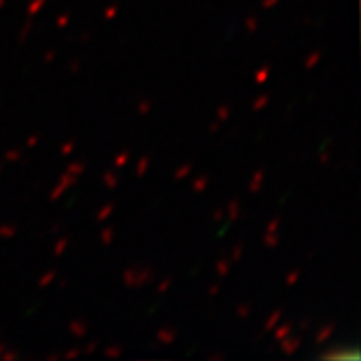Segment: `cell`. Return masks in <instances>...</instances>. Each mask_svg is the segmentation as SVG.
<instances>
[{"label":"cell","mask_w":361,"mask_h":361,"mask_svg":"<svg viewBox=\"0 0 361 361\" xmlns=\"http://www.w3.org/2000/svg\"><path fill=\"white\" fill-rule=\"evenodd\" d=\"M153 281V271L149 267H129L124 271V282L129 288H144Z\"/></svg>","instance_id":"obj_1"},{"label":"cell","mask_w":361,"mask_h":361,"mask_svg":"<svg viewBox=\"0 0 361 361\" xmlns=\"http://www.w3.org/2000/svg\"><path fill=\"white\" fill-rule=\"evenodd\" d=\"M321 360H360V348L354 347L352 350H348V347L330 348L321 354Z\"/></svg>","instance_id":"obj_2"},{"label":"cell","mask_w":361,"mask_h":361,"mask_svg":"<svg viewBox=\"0 0 361 361\" xmlns=\"http://www.w3.org/2000/svg\"><path fill=\"white\" fill-rule=\"evenodd\" d=\"M300 343H302V339L299 338V336H288V338L282 339V352L284 354H288V356H291V354H295V352L299 350Z\"/></svg>","instance_id":"obj_3"},{"label":"cell","mask_w":361,"mask_h":361,"mask_svg":"<svg viewBox=\"0 0 361 361\" xmlns=\"http://www.w3.org/2000/svg\"><path fill=\"white\" fill-rule=\"evenodd\" d=\"M334 330H336V324L334 323H328L324 324V326H321V330H319L317 336H315V343H317V345H323L324 341H328V339L332 338Z\"/></svg>","instance_id":"obj_4"},{"label":"cell","mask_w":361,"mask_h":361,"mask_svg":"<svg viewBox=\"0 0 361 361\" xmlns=\"http://www.w3.org/2000/svg\"><path fill=\"white\" fill-rule=\"evenodd\" d=\"M173 341H176V330H171V328H162V330L157 332L159 345H171Z\"/></svg>","instance_id":"obj_5"},{"label":"cell","mask_w":361,"mask_h":361,"mask_svg":"<svg viewBox=\"0 0 361 361\" xmlns=\"http://www.w3.org/2000/svg\"><path fill=\"white\" fill-rule=\"evenodd\" d=\"M68 330H71L74 338H83L87 334V324L83 323L81 319H76V321H72V323L68 324Z\"/></svg>","instance_id":"obj_6"},{"label":"cell","mask_w":361,"mask_h":361,"mask_svg":"<svg viewBox=\"0 0 361 361\" xmlns=\"http://www.w3.org/2000/svg\"><path fill=\"white\" fill-rule=\"evenodd\" d=\"M262 183H264V170H257L251 179V185H249V192H251V194H257L262 188Z\"/></svg>","instance_id":"obj_7"},{"label":"cell","mask_w":361,"mask_h":361,"mask_svg":"<svg viewBox=\"0 0 361 361\" xmlns=\"http://www.w3.org/2000/svg\"><path fill=\"white\" fill-rule=\"evenodd\" d=\"M291 330H293V326H291L290 323H286V324H282V326L275 328V339L276 341H282V339L290 336Z\"/></svg>","instance_id":"obj_8"},{"label":"cell","mask_w":361,"mask_h":361,"mask_svg":"<svg viewBox=\"0 0 361 361\" xmlns=\"http://www.w3.org/2000/svg\"><path fill=\"white\" fill-rule=\"evenodd\" d=\"M281 317H282V310H275V312L269 315V319H267V323H266V326H264V330H266V332H271V330L276 326V323H279V319Z\"/></svg>","instance_id":"obj_9"},{"label":"cell","mask_w":361,"mask_h":361,"mask_svg":"<svg viewBox=\"0 0 361 361\" xmlns=\"http://www.w3.org/2000/svg\"><path fill=\"white\" fill-rule=\"evenodd\" d=\"M228 219L231 221H236L238 218H240V203H238V200H233L231 203H228Z\"/></svg>","instance_id":"obj_10"},{"label":"cell","mask_w":361,"mask_h":361,"mask_svg":"<svg viewBox=\"0 0 361 361\" xmlns=\"http://www.w3.org/2000/svg\"><path fill=\"white\" fill-rule=\"evenodd\" d=\"M113 210H114V204L109 203V204H105V207H102L100 210H98V214H96V219L98 221H105L107 218H111V214H113Z\"/></svg>","instance_id":"obj_11"},{"label":"cell","mask_w":361,"mask_h":361,"mask_svg":"<svg viewBox=\"0 0 361 361\" xmlns=\"http://www.w3.org/2000/svg\"><path fill=\"white\" fill-rule=\"evenodd\" d=\"M104 185L107 186V188H116V185H118V177H116V173H114L113 170L105 171Z\"/></svg>","instance_id":"obj_12"},{"label":"cell","mask_w":361,"mask_h":361,"mask_svg":"<svg viewBox=\"0 0 361 361\" xmlns=\"http://www.w3.org/2000/svg\"><path fill=\"white\" fill-rule=\"evenodd\" d=\"M78 183V176H72V173H68V171H65L61 177H59V185L65 186V188H68V186L76 185Z\"/></svg>","instance_id":"obj_13"},{"label":"cell","mask_w":361,"mask_h":361,"mask_svg":"<svg viewBox=\"0 0 361 361\" xmlns=\"http://www.w3.org/2000/svg\"><path fill=\"white\" fill-rule=\"evenodd\" d=\"M216 271H218L219 276H225L231 271V262H228V258H221V260H218V264H216Z\"/></svg>","instance_id":"obj_14"},{"label":"cell","mask_w":361,"mask_h":361,"mask_svg":"<svg viewBox=\"0 0 361 361\" xmlns=\"http://www.w3.org/2000/svg\"><path fill=\"white\" fill-rule=\"evenodd\" d=\"M54 279H56V271H47V273L39 279V288H47V286H50L54 282Z\"/></svg>","instance_id":"obj_15"},{"label":"cell","mask_w":361,"mask_h":361,"mask_svg":"<svg viewBox=\"0 0 361 361\" xmlns=\"http://www.w3.org/2000/svg\"><path fill=\"white\" fill-rule=\"evenodd\" d=\"M267 78H269V67L266 65V67H262L260 71L255 74V83H257V85H262V83H266Z\"/></svg>","instance_id":"obj_16"},{"label":"cell","mask_w":361,"mask_h":361,"mask_svg":"<svg viewBox=\"0 0 361 361\" xmlns=\"http://www.w3.org/2000/svg\"><path fill=\"white\" fill-rule=\"evenodd\" d=\"M319 59H321V52H319V50H315V52H312L308 57H306L305 67L308 68V71H310V68H314L315 65L319 63Z\"/></svg>","instance_id":"obj_17"},{"label":"cell","mask_w":361,"mask_h":361,"mask_svg":"<svg viewBox=\"0 0 361 361\" xmlns=\"http://www.w3.org/2000/svg\"><path fill=\"white\" fill-rule=\"evenodd\" d=\"M102 243L104 245H111L113 243V238H114V228L113 227H105L104 231H102Z\"/></svg>","instance_id":"obj_18"},{"label":"cell","mask_w":361,"mask_h":361,"mask_svg":"<svg viewBox=\"0 0 361 361\" xmlns=\"http://www.w3.org/2000/svg\"><path fill=\"white\" fill-rule=\"evenodd\" d=\"M267 104H269V96H267V94L258 96L257 100L252 102V111H262Z\"/></svg>","instance_id":"obj_19"},{"label":"cell","mask_w":361,"mask_h":361,"mask_svg":"<svg viewBox=\"0 0 361 361\" xmlns=\"http://www.w3.org/2000/svg\"><path fill=\"white\" fill-rule=\"evenodd\" d=\"M67 171L68 173H72V176L80 177L81 173L85 171V166H83V162H72V164H68L67 166Z\"/></svg>","instance_id":"obj_20"},{"label":"cell","mask_w":361,"mask_h":361,"mask_svg":"<svg viewBox=\"0 0 361 361\" xmlns=\"http://www.w3.org/2000/svg\"><path fill=\"white\" fill-rule=\"evenodd\" d=\"M44 2H47V0H32V4H30V8H28L30 17H35V15L41 11V8L44 6Z\"/></svg>","instance_id":"obj_21"},{"label":"cell","mask_w":361,"mask_h":361,"mask_svg":"<svg viewBox=\"0 0 361 361\" xmlns=\"http://www.w3.org/2000/svg\"><path fill=\"white\" fill-rule=\"evenodd\" d=\"M67 247H68V238H61V240L56 243V247H54V257H61Z\"/></svg>","instance_id":"obj_22"},{"label":"cell","mask_w":361,"mask_h":361,"mask_svg":"<svg viewBox=\"0 0 361 361\" xmlns=\"http://www.w3.org/2000/svg\"><path fill=\"white\" fill-rule=\"evenodd\" d=\"M279 236H276V233H266V236H264V243H266L267 247H276L279 245Z\"/></svg>","instance_id":"obj_23"},{"label":"cell","mask_w":361,"mask_h":361,"mask_svg":"<svg viewBox=\"0 0 361 361\" xmlns=\"http://www.w3.org/2000/svg\"><path fill=\"white\" fill-rule=\"evenodd\" d=\"M122 352H124V347H120V345H114V347L105 348V356L107 357H120L122 356Z\"/></svg>","instance_id":"obj_24"},{"label":"cell","mask_w":361,"mask_h":361,"mask_svg":"<svg viewBox=\"0 0 361 361\" xmlns=\"http://www.w3.org/2000/svg\"><path fill=\"white\" fill-rule=\"evenodd\" d=\"M207 185H209V177L201 176L200 179L194 180V190L195 192H203L204 188H207Z\"/></svg>","instance_id":"obj_25"},{"label":"cell","mask_w":361,"mask_h":361,"mask_svg":"<svg viewBox=\"0 0 361 361\" xmlns=\"http://www.w3.org/2000/svg\"><path fill=\"white\" fill-rule=\"evenodd\" d=\"M190 170H192L190 164H185V166L177 168V171H176V173H173V177H176L177 180L185 179V177H188V173H190Z\"/></svg>","instance_id":"obj_26"},{"label":"cell","mask_w":361,"mask_h":361,"mask_svg":"<svg viewBox=\"0 0 361 361\" xmlns=\"http://www.w3.org/2000/svg\"><path fill=\"white\" fill-rule=\"evenodd\" d=\"M147 168H149V159L142 157L137 164V176H144V173L147 171Z\"/></svg>","instance_id":"obj_27"},{"label":"cell","mask_w":361,"mask_h":361,"mask_svg":"<svg viewBox=\"0 0 361 361\" xmlns=\"http://www.w3.org/2000/svg\"><path fill=\"white\" fill-rule=\"evenodd\" d=\"M128 161H129V153L128 152H122L118 155V157L114 159V166H116V168L126 166V164H128Z\"/></svg>","instance_id":"obj_28"},{"label":"cell","mask_w":361,"mask_h":361,"mask_svg":"<svg viewBox=\"0 0 361 361\" xmlns=\"http://www.w3.org/2000/svg\"><path fill=\"white\" fill-rule=\"evenodd\" d=\"M228 116H231V107L228 105H221L218 109V120L219 122H225V120H228Z\"/></svg>","instance_id":"obj_29"},{"label":"cell","mask_w":361,"mask_h":361,"mask_svg":"<svg viewBox=\"0 0 361 361\" xmlns=\"http://www.w3.org/2000/svg\"><path fill=\"white\" fill-rule=\"evenodd\" d=\"M236 315H238V317H242V319H247L249 315H251V308H249V305H245V302H243V305L238 306Z\"/></svg>","instance_id":"obj_30"},{"label":"cell","mask_w":361,"mask_h":361,"mask_svg":"<svg viewBox=\"0 0 361 361\" xmlns=\"http://www.w3.org/2000/svg\"><path fill=\"white\" fill-rule=\"evenodd\" d=\"M15 233H17V228H15L13 225H4V227H0V236L2 238H11L15 236Z\"/></svg>","instance_id":"obj_31"},{"label":"cell","mask_w":361,"mask_h":361,"mask_svg":"<svg viewBox=\"0 0 361 361\" xmlns=\"http://www.w3.org/2000/svg\"><path fill=\"white\" fill-rule=\"evenodd\" d=\"M245 28H247V32L255 34L258 30V20L255 19V17H247V19H245Z\"/></svg>","instance_id":"obj_32"},{"label":"cell","mask_w":361,"mask_h":361,"mask_svg":"<svg viewBox=\"0 0 361 361\" xmlns=\"http://www.w3.org/2000/svg\"><path fill=\"white\" fill-rule=\"evenodd\" d=\"M4 157H6V161L15 162V161H20V159H23V155H20L19 149H10V152L6 153Z\"/></svg>","instance_id":"obj_33"},{"label":"cell","mask_w":361,"mask_h":361,"mask_svg":"<svg viewBox=\"0 0 361 361\" xmlns=\"http://www.w3.org/2000/svg\"><path fill=\"white\" fill-rule=\"evenodd\" d=\"M65 190H67V188H65V186H61V185H59V183H57V186L52 190V194H50V200H52V201L59 200V197H61V195L65 194Z\"/></svg>","instance_id":"obj_34"},{"label":"cell","mask_w":361,"mask_h":361,"mask_svg":"<svg viewBox=\"0 0 361 361\" xmlns=\"http://www.w3.org/2000/svg\"><path fill=\"white\" fill-rule=\"evenodd\" d=\"M299 276H300V271H299V269L291 271L290 275L286 276V284H288V286H293L295 282L299 281Z\"/></svg>","instance_id":"obj_35"},{"label":"cell","mask_w":361,"mask_h":361,"mask_svg":"<svg viewBox=\"0 0 361 361\" xmlns=\"http://www.w3.org/2000/svg\"><path fill=\"white\" fill-rule=\"evenodd\" d=\"M68 20H71V17H68V13H63L57 17L56 24H57V28H67L68 26Z\"/></svg>","instance_id":"obj_36"},{"label":"cell","mask_w":361,"mask_h":361,"mask_svg":"<svg viewBox=\"0 0 361 361\" xmlns=\"http://www.w3.org/2000/svg\"><path fill=\"white\" fill-rule=\"evenodd\" d=\"M170 286H171V279H164V281H161L157 286V293H166V291L170 290Z\"/></svg>","instance_id":"obj_37"},{"label":"cell","mask_w":361,"mask_h":361,"mask_svg":"<svg viewBox=\"0 0 361 361\" xmlns=\"http://www.w3.org/2000/svg\"><path fill=\"white\" fill-rule=\"evenodd\" d=\"M80 354H81V348H72V350L65 352V354H63V357H65L67 361H72V360H76Z\"/></svg>","instance_id":"obj_38"},{"label":"cell","mask_w":361,"mask_h":361,"mask_svg":"<svg viewBox=\"0 0 361 361\" xmlns=\"http://www.w3.org/2000/svg\"><path fill=\"white\" fill-rule=\"evenodd\" d=\"M0 357H2V361H15L17 357H19V354H17L15 350H8V352L4 350L2 354H0Z\"/></svg>","instance_id":"obj_39"},{"label":"cell","mask_w":361,"mask_h":361,"mask_svg":"<svg viewBox=\"0 0 361 361\" xmlns=\"http://www.w3.org/2000/svg\"><path fill=\"white\" fill-rule=\"evenodd\" d=\"M137 109H138V113H140V114H147V113H149V109H152V104H149L147 100H142L140 104H138Z\"/></svg>","instance_id":"obj_40"},{"label":"cell","mask_w":361,"mask_h":361,"mask_svg":"<svg viewBox=\"0 0 361 361\" xmlns=\"http://www.w3.org/2000/svg\"><path fill=\"white\" fill-rule=\"evenodd\" d=\"M242 255H243V245L240 243V245H236V247L233 249V260L234 262L242 260Z\"/></svg>","instance_id":"obj_41"},{"label":"cell","mask_w":361,"mask_h":361,"mask_svg":"<svg viewBox=\"0 0 361 361\" xmlns=\"http://www.w3.org/2000/svg\"><path fill=\"white\" fill-rule=\"evenodd\" d=\"M74 152V142H71V140H68V142H65L61 146V155H71V153Z\"/></svg>","instance_id":"obj_42"},{"label":"cell","mask_w":361,"mask_h":361,"mask_svg":"<svg viewBox=\"0 0 361 361\" xmlns=\"http://www.w3.org/2000/svg\"><path fill=\"white\" fill-rule=\"evenodd\" d=\"M279 225H281V219L279 218H275L273 219V221H269V224H267V233H276V228H279Z\"/></svg>","instance_id":"obj_43"},{"label":"cell","mask_w":361,"mask_h":361,"mask_svg":"<svg viewBox=\"0 0 361 361\" xmlns=\"http://www.w3.org/2000/svg\"><path fill=\"white\" fill-rule=\"evenodd\" d=\"M30 30H32V20H28V23L24 24V28L20 30V41H24V39L28 37Z\"/></svg>","instance_id":"obj_44"},{"label":"cell","mask_w":361,"mask_h":361,"mask_svg":"<svg viewBox=\"0 0 361 361\" xmlns=\"http://www.w3.org/2000/svg\"><path fill=\"white\" fill-rule=\"evenodd\" d=\"M116 10H118L116 6H109V8L105 10V19H107V20L114 19V15H116Z\"/></svg>","instance_id":"obj_45"},{"label":"cell","mask_w":361,"mask_h":361,"mask_svg":"<svg viewBox=\"0 0 361 361\" xmlns=\"http://www.w3.org/2000/svg\"><path fill=\"white\" fill-rule=\"evenodd\" d=\"M276 4H279V0H262V6H264L266 10H269V8H275Z\"/></svg>","instance_id":"obj_46"},{"label":"cell","mask_w":361,"mask_h":361,"mask_svg":"<svg viewBox=\"0 0 361 361\" xmlns=\"http://www.w3.org/2000/svg\"><path fill=\"white\" fill-rule=\"evenodd\" d=\"M37 142H39V137H37V135H32V137H30L28 140H26V146H28V147H34V146H37Z\"/></svg>","instance_id":"obj_47"},{"label":"cell","mask_w":361,"mask_h":361,"mask_svg":"<svg viewBox=\"0 0 361 361\" xmlns=\"http://www.w3.org/2000/svg\"><path fill=\"white\" fill-rule=\"evenodd\" d=\"M212 218H214L216 221H221V218H224V210L221 209L214 210V212H212Z\"/></svg>","instance_id":"obj_48"},{"label":"cell","mask_w":361,"mask_h":361,"mask_svg":"<svg viewBox=\"0 0 361 361\" xmlns=\"http://www.w3.org/2000/svg\"><path fill=\"white\" fill-rule=\"evenodd\" d=\"M96 347H98V343H96V341L89 343V345H87V348H85V352H87V354H92V352L96 350Z\"/></svg>","instance_id":"obj_49"},{"label":"cell","mask_w":361,"mask_h":361,"mask_svg":"<svg viewBox=\"0 0 361 361\" xmlns=\"http://www.w3.org/2000/svg\"><path fill=\"white\" fill-rule=\"evenodd\" d=\"M54 57H56V52H54V50H48L47 56H44V61H47V63L54 61Z\"/></svg>","instance_id":"obj_50"},{"label":"cell","mask_w":361,"mask_h":361,"mask_svg":"<svg viewBox=\"0 0 361 361\" xmlns=\"http://www.w3.org/2000/svg\"><path fill=\"white\" fill-rule=\"evenodd\" d=\"M210 295H218L219 293V286L214 284V286H210V290H209Z\"/></svg>","instance_id":"obj_51"},{"label":"cell","mask_w":361,"mask_h":361,"mask_svg":"<svg viewBox=\"0 0 361 361\" xmlns=\"http://www.w3.org/2000/svg\"><path fill=\"white\" fill-rule=\"evenodd\" d=\"M209 360H218V361H221V360H225V356H224V354H210Z\"/></svg>","instance_id":"obj_52"},{"label":"cell","mask_w":361,"mask_h":361,"mask_svg":"<svg viewBox=\"0 0 361 361\" xmlns=\"http://www.w3.org/2000/svg\"><path fill=\"white\" fill-rule=\"evenodd\" d=\"M71 71H72V72H78V71H80V61H72V63H71Z\"/></svg>","instance_id":"obj_53"},{"label":"cell","mask_w":361,"mask_h":361,"mask_svg":"<svg viewBox=\"0 0 361 361\" xmlns=\"http://www.w3.org/2000/svg\"><path fill=\"white\" fill-rule=\"evenodd\" d=\"M59 357H61V356H59V354H48L47 360L48 361H57V360H59Z\"/></svg>","instance_id":"obj_54"},{"label":"cell","mask_w":361,"mask_h":361,"mask_svg":"<svg viewBox=\"0 0 361 361\" xmlns=\"http://www.w3.org/2000/svg\"><path fill=\"white\" fill-rule=\"evenodd\" d=\"M328 161H330V155H328V153H323V155H321V162H323V164H326Z\"/></svg>","instance_id":"obj_55"},{"label":"cell","mask_w":361,"mask_h":361,"mask_svg":"<svg viewBox=\"0 0 361 361\" xmlns=\"http://www.w3.org/2000/svg\"><path fill=\"white\" fill-rule=\"evenodd\" d=\"M218 128H219V122H212V124H210V131H212V133L218 131Z\"/></svg>","instance_id":"obj_56"},{"label":"cell","mask_w":361,"mask_h":361,"mask_svg":"<svg viewBox=\"0 0 361 361\" xmlns=\"http://www.w3.org/2000/svg\"><path fill=\"white\" fill-rule=\"evenodd\" d=\"M310 326V323L308 321H302V323H300V328H302V330H306V328Z\"/></svg>","instance_id":"obj_57"},{"label":"cell","mask_w":361,"mask_h":361,"mask_svg":"<svg viewBox=\"0 0 361 361\" xmlns=\"http://www.w3.org/2000/svg\"><path fill=\"white\" fill-rule=\"evenodd\" d=\"M6 350V347H4V345H2V343H0V354H2V352H4Z\"/></svg>","instance_id":"obj_58"},{"label":"cell","mask_w":361,"mask_h":361,"mask_svg":"<svg viewBox=\"0 0 361 361\" xmlns=\"http://www.w3.org/2000/svg\"><path fill=\"white\" fill-rule=\"evenodd\" d=\"M2 6H4V0H0V8H2Z\"/></svg>","instance_id":"obj_59"}]
</instances>
